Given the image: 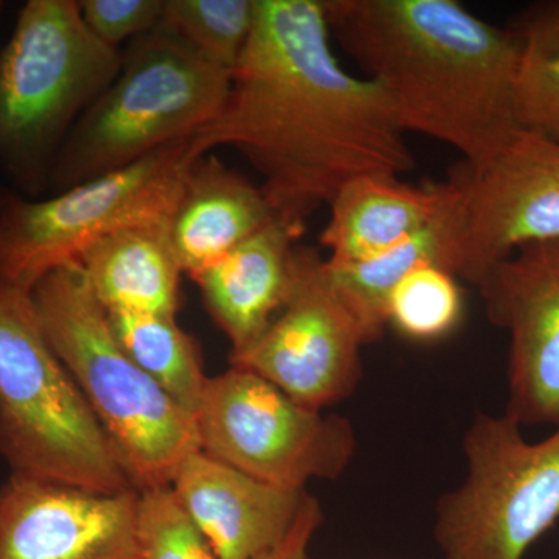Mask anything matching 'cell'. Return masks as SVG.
Here are the masks:
<instances>
[{
    "label": "cell",
    "instance_id": "obj_19",
    "mask_svg": "<svg viewBox=\"0 0 559 559\" xmlns=\"http://www.w3.org/2000/svg\"><path fill=\"white\" fill-rule=\"evenodd\" d=\"M452 193L439 215L409 240L377 259L355 264H331V272L349 307L358 314L371 342L381 340L388 325L389 297L393 288L423 266H439L457 277L460 230V186L451 175Z\"/></svg>",
    "mask_w": 559,
    "mask_h": 559
},
{
    "label": "cell",
    "instance_id": "obj_21",
    "mask_svg": "<svg viewBox=\"0 0 559 559\" xmlns=\"http://www.w3.org/2000/svg\"><path fill=\"white\" fill-rule=\"evenodd\" d=\"M509 31L520 50L514 83L518 123L559 140V0L525 7Z\"/></svg>",
    "mask_w": 559,
    "mask_h": 559
},
{
    "label": "cell",
    "instance_id": "obj_23",
    "mask_svg": "<svg viewBox=\"0 0 559 559\" xmlns=\"http://www.w3.org/2000/svg\"><path fill=\"white\" fill-rule=\"evenodd\" d=\"M463 312L457 277L439 266L412 271L389 297L388 322L409 340H441L459 325Z\"/></svg>",
    "mask_w": 559,
    "mask_h": 559
},
{
    "label": "cell",
    "instance_id": "obj_6",
    "mask_svg": "<svg viewBox=\"0 0 559 559\" xmlns=\"http://www.w3.org/2000/svg\"><path fill=\"white\" fill-rule=\"evenodd\" d=\"M231 75L160 25L132 40L123 50L119 75L66 139L51 171L49 194L193 138L219 116Z\"/></svg>",
    "mask_w": 559,
    "mask_h": 559
},
{
    "label": "cell",
    "instance_id": "obj_4",
    "mask_svg": "<svg viewBox=\"0 0 559 559\" xmlns=\"http://www.w3.org/2000/svg\"><path fill=\"white\" fill-rule=\"evenodd\" d=\"M123 50L84 24L80 0H27L0 50V173L13 191L49 194L66 139L119 75Z\"/></svg>",
    "mask_w": 559,
    "mask_h": 559
},
{
    "label": "cell",
    "instance_id": "obj_2",
    "mask_svg": "<svg viewBox=\"0 0 559 559\" xmlns=\"http://www.w3.org/2000/svg\"><path fill=\"white\" fill-rule=\"evenodd\" d=\"M330 33L392 103L404 131L479 167L520 130L518 43L455 0H323Z\"/></svg>",
    "mask_w": 559,
    "mask_h": 559
},
{
    "label": "cell",
    "instance_id": "obj_15",
    "mask_svg": "<svg viewBox=\"0 0 559 559\" xmlns=\"http://www.w3.org/2000/svg\"><path fill=\"white\" fill-rule=\"evenodd\" d=\"M299 238L278 219L193 275L205 307L229 337L231 353L250 347L285 308L296 282Z\"/></svg>",
    "mask_w": 559,
    "mask_h": 559
},
{
    "label": "cell",
    "instance_id": "obj_10",
    "mask_svg": "<svg viewBox=\"0 0 559 559\" xmlns=\"http://www.w3.org/2000/svg\"><path fill=\"white\" fill-rule=\"evenodd\" d=\"M371 344L318 250L297 248L296 282L285 308L230 366L253 371L310 409L348 399L362 378L360 353Z\"/></svg>",
    "mask_w": 559,
    "mask_h": 559
},
{
    "label": "cell",
    "instance_id": "obj_3",
    "mask_svg": "<svg viewBox=\"0 0 559 559\" xmlns=\"http://www.w3.org/2000/svg\"><path fill=\"white\" fill-rule=\"evenodd\" d=\"M50 347L142 489L170 487L180 463L201 451L197 419L120 347L108 311L79 264L50 272L32 293Z\"/></svg>",
    "mask_w": 559,
    "mask_h": 559
},
{
    "label": "cell",
    "instance_id": "obj_12",
    "mask_svg": "<svg viewBox=\"0 0 559 559\" xmlns=\"http://www.w3.org/2000/svg\"><path fill=\"white\" fill-rule=\"evenodd\" d=\"M488 318L509 331L506 415L559 426V240L524 246L479 286Z\"/></svg>",
    "mask_w": 559,
    "mask_h": 559
},
{
    "label": "cell",
    "instance_id": "obj_18",
    "mask_svg": "<svg viewBox=\"0 0 559 559\" xmlns=\"http://www.w3.org/2000/svg\"><path fill=\"white\" fill-rule=\"evenodd\" d=\"M76 264L106 311L178 312L183 271L173 249L170 224L109 235L91 246Z\"/></svg>",
    "mask_w": 559,
    "mask_h": 559
},
{
    "label": "cell",
    "instance_id": "obj_22",
    "mask_svg": "<svg viewBox=\"0 0 559 559\" xmlns=\"http://www.w3.org/2000/svg\"><path fill=\"white\" fill-rule=\"evenodd\" d=\"M257 0H165L160 27L234 72L255 22Z\"/></svg>",
    "mask_w": 559,
    "mask_h": 559
},
{
    "label": "cell",
    "instance_id": "obj_27",
    "mask_svg": "<svg viewBox=\"0 0 559 559\" xmlns=\"http://www.w3.org/2000/svg\"><path fill=\"white\" fill-rule=\"evenodd\" d=\"M10 189H5V187L0 183V201L3 200V198L7 197V193H9Z\"/></svg>",
    "mask_w": 559,
    "mask_h": 559
},
{
    "label": "cell",
    "instance_id": "obj_14",
    "mask_svg": "<svg viewBox=\"0 0 559 559\" xmlns=\"http://www.w3.org/2000/svg\"><path fill=\"white\" fill-rule=\"evenodd\" d=\"M170 488L219 559H257L274 549L308 495L253 479L202 451L180 463Z\"/></svg>",
    "mask_w": 559,
    "mask_h": 559
},
{
    "label": "cell",
    "instance_id": "obj_11",
    "mask_svg": "<svg viewBox=\"0 0 559 559\" xmlns=\"http://www.w3.org/2000/svg\"><path fill=\"white\" fill-rule=\"evenodd\" d=\"M457 278L479 286L524 246L559 240V140L514 131L479 167L460 164Z\"/></svg>",
    "mask_w": 559,
    "mask_h": 559
},
{
    "label": "cell",
    "instance_id": "obj_28",
    "mask_svg": "<svg viewBox=\"0 0 559 559\" xmlns=\"http://www.w3.org/2000/svg\"><path fill=\"white\" fill-rule=\"evenodd\" d=\"M3 5H5V3H3L2 0H0V11L3 10Z\"/></svg>",
    "mask_w": 559,
    "mask_h": 559
},
{
    "label": "cell",
    "instance_id": "obj_16",
    "mask_svg": "<svg viewBox=\"0 0 559 559\" xmlns=\"http://www.w3.org/2000/svg\"><path fill=\"white\" fill-rule=\"evenodd\" d=\"M451 193V179L419 186L393 175L349 180L331 201L330 219L320 234L326 261L342 266L377 259L432 223Z\"/></svg>",
    "mask_w": 559,
    "mask_h": 559
},
{
    "label": "cell",
    "instance_id": "obj_5",
    "mask_svg": "<svg viewBox=\"0 0 559 559\" xmlns=\"http://www.w3.org/2000/svg\"><path fill=\"white\" fill-rule=\"evenodd\" d=\"M0 457L21 479L117 495L135 488L50 347L32 296L0 289Z\"/></svg>",
    "mask_w": 559,
    "mask_h": 559
},
{
    "label": "cell",
    "instance_id": "obj_13",
    "mask_svg": "<svg viewBox=\"0 0 559 559\" xmlns=\"http://www.w3.org/2000/svg\"><path fill=\"white\" fill-rule=\"evenodd\" d=\"M139 489L102 495L10 476L0 487V559H143Z\"/></svg>",
    "mask_w": 559,
    "mask_h": 559
},
{
    "label": "cell",
    "instance_id": "obj_8",
    "mask_svg": "<svg viewBox=\"0 0 559 559\" xmlns=\"http://www.w3.org/2000/svg\"><path fill=\"white\" fill-rule=\"evenodd\" d=\"M462 448L465 479L436 509L443 559H524L559 520V426L528 441L509 415L480 412Z\"/></svg>",
    "mask_w": 559,
    "mask_h": 559
},
{
    "label": "cell",
    "instance_id": "obj_17",
    "mask_svg": "<svg viewBox=\"0 0 559 559\" xmlns=\"http://www.w3.org/2000/svg\"><path fill=\"white\" fill-rule=\"evenodd\" d=\"M275 219L261 187L207 154L187 173L171 219L173 249L193 277Z\"/></svg>",
    "mask_w": 559,
    "mask_h": 559
},
{
    "label": "cell",
    "instance_id": "obj_9",
    "mask_svg": "<svg viewBox=\"0 0 559 559\" xmlns=\"http://www.w3.org/2000/svg\"><path fill=\"white\" fill-rule=\"evenodd\" d=\"M204 454L272 487L336 480L356 451L352 421L301 406L253 371L210 378L197 415Z\"/></svg>",
    "mask_w": 559,
    "mask_h": 559
},
{
    "label": "cell",
    "instance_id": "obj_1",
    "mask_svg": "<svg viewBox=\"0 0 559 559\" xmlns=\"http://www.w3.org/2000/svg\"><path fill=\"white\" fill-rule=\"evenodd\" d=\"M252 35L226 105L190 139L193 160L234 148L263 178L275 216L297 238L322 205L364 175L415 168L392 103L342 68L323 0H257Z\"/></svg>",
    "mask_w": 559,
    "mask_h": 559
},
{
    "label": "cell",
    "instance_id": "obj_24",
    "mask_svg": "<svg viewBox=\"0 0 559 559\" xmlns=\"http://www.w3.org/2000/svg\"><path fill=\"white\" fill-rule=\"evenodd\" d=\"M138 538L143 559H219L170 487L139 491Z\"/></svg>",
    "mask_w": 559,
    "mask_h": 559
},
{
    "label": "cell",
    "instance_id": "obj_7",
    "mask_svg": "<svg viewBox=\"0 0 559 559\" xmlns=\"http://www.w3.org/2000/svg\"><path fill=\"white\" fill-rule=\"evenodd\" d=\"M194 162L187 139L38 200L10 190L0 201V289L31 294L46 275L79 263L109 235L151 224L171 226Z\"/></svg>",
    "mask_w": 559,
    "mask_h": 559
},
{
    "label": "cell",
    "instance_id": "obj_25",
    "mask_svg": "<svg viewBox=\"0 0 559 559\" xmlns=\"http://www.w3.org/2000/svg\"><path fill=\"white\" fill-rule=\"evenodd\" d=\"M165 0H80L84 24L102 43L121 50L156 31L164 14Z\"/></svg>",
    "mask_w": 559,
    "mask_h": 559
},
{
    "label": "cell",
    "instance_id": "obj_20",
    "mask_svg": "<svg viewBox=\"0 0 559 559\" xmlns=\"http://www.w3.org/2000/svg\"><path fill=\"white\" fill-rule=\"evenodd\" d=\"M110 329L128 356L191 415L200 409L210 378L200 347L176 316L108 311Z\"/></svg>",
    "mask_w": 559,
    "mask_h": 559
},
{
    "label": "cell",
    "instance_id": "obj_26",
    "mask_svg": "<svg viewBox=\"0 0 559 559\" xmlns=\"http://www.w3.org/2000/svg\"><path fill=\"white\" fill-rule=\"evenodd\" d=\"M323 522L322 507L312 496H305L296 522L274 549L257 559H307L310 544Z\"/></svg>",
    "mask_w": 559,
    "mask_h": 559
}]
</instances>
